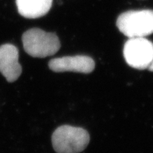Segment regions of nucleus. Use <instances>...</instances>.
<instances>
[{
  "label": "nucleus",
  "instance_id": "39448f33",
  "mask_svg": "<svg viewBox=\"0 0 153 153\" xmlns=\"http://www.w3.org/2000/svg\"><path fill=\"white\" fill-rule=\"evenodd\" d=\"M50 69L56 72H74L90 73L94 70L95 62L91 57L87 55L65 56L50 60Z\"/></svg>",
  "mask_w": 153,
  "mask_h": 153
},
{
  "label": "nucleus",
  "instance_id": "6e6552de",
  "mask_svg": "<svg viewBox=\"0 0 153 153\" xmlns=\"http://www.w3.org/2000/svg\"><path fill=\"white\" fill-rule=\"evenodd\" d=\"M147 70H148L149 71H150V72H153V60H152V62H151L150 65L148 66V69H147Z\"/></svg>",
  "mask_w": 153,
  "mask_h": 153
},
{
  "label": "nucleus",
  "instance_id": "423d86ee",
  "mask_svg": "<svg viewBox=\"0 0 153 153\" xmlns=\"http://www.w3.org/2000/svg\"><path fill=\"white\" fill-rule=\"evenodd\" d=\"M22 68L19 62V51L11 44L0 46V72L9 82H14L20 76Z\"/></svg>",
  "mask_w": 153,
  "mask_h": 153
},
{
  "label": "nucleus",
  "instance_id": "f03ea898",
  "mask_svg": "<svg viewBox=\"0 0 153 153\" xmlns=\"http://www.w3.org/2000/svg\"><path fill=\"white\" fill-rule=\"evenodd\" d=\"M24 48L30 56L43 57L55 55L60 48V42L55 33L40 28H31L23 34Z\"/></svg>",
  "mask_w": 153,
  "mask_h": 153
},
{
  "label": "nucleus",
  "instance_id": "f257e3e1",
  "mask_svg": "<svg viewBox=\"0 0 153 153\" xmlns=\"http://www.w3.org/2000/svg\"><path fill=\"white\" fill-rule=\"evenodd\" d=\"M116 26L126 36L145 38L153 33V10H131L118 17Z\"/></svg>",
  "mask_w": 153,
  "mask_h": 153
},
{
  "label": "nucleus",
  "instance_id": "20e7f679",
  "mask_svg": "<svg viewBox=\"0 0 153 153\" xmlns=\"http://www.w3.org/2000/svg\"><path fill=\"white\" fill-rule=\"evenodd\" d=\"M123 55L132 68L146 70L153 60V43L145 38H129L124 45Z\"/></svg>",
  "mask_w": 153,
  "mask_h": 153
},
{
  "label": "nucleus",
  "instance_id": "0eeeda50",
  "mask_svg": "<svg viewBox=\"0 0 153 153\" xmlns=\"http://www.w3.org/2000/svg\"><path fill=\"white\" fill-rule=\"evenodd\" d=\"M19 13L27 19L45 16L52 7L53 0H16Z\"/></svg>",
  "mask_w": 153,
  "mask_h": 153
},
{
  "label": "nucleus",
  "instance_id": "7ed1b4c3",
  "mask_svg": "<svg viewBox=\"0 0 153 153\" xmlns=\"http://www.w3.org/2000/svg\"><path fill=\"white\" fill-rule=\"evenodd\" d=\"M89 135L82 128L62 126L52 135L53 148L57 153H79L89 144Z\"/></svg>",
  "mask_w": 153,
  "mask_h": 153
}]
</instances>
